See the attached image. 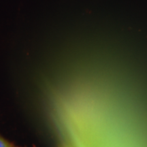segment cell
I'll return each instance as SVG.
<instances>
[{
    "label": "cell",
    "mask_w": 147,
    "mask_h": 147,
    "mask_svg": "<svg viewBox=\"0 0 147 147\" xmlns=\"http://www.w3.org/2000/svg\"><path fill=\"white\" fill-rule=\"evenodd\" d=\"M0 147H12L10 143L5 140L2 137L0 136Z\"/></svg>",
    "instance_id": "cell-1"
}]
</instances>
